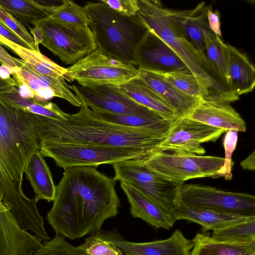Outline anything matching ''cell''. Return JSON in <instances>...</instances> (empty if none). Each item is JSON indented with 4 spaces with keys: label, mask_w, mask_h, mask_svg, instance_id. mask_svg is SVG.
Returning a JSON list of instances; mask_svg holds the SVG:
<instances>
[{
    "label": "cell",
    "mask_w": 255,
    "mask_h": 255,
    "mask_svg": "<svg viewBox=\"0 0 255 255\" xmlns=\"http://www.w3.org/2000/svg\"><path fill=\"white\" fill-rule=\"evenodd\" d=\"M5 39L2 38V37H1L0 36V44H1V43L3 42V41Z\"/></svg>",
    "instance_id": "obj_47"
},
{
    "label": "cell",
    "mask_w": 255,
    "mask_h": 255,
    "mask_svg": "<svg viewBox=\"0 0 255 255\" xmlns=\"http://www.w3.org/2000/svg\"><path fill=\"white\" fill-rule=\"evenodd\" d=\"M125 160L113 164L116 181L125 182L137 188L172 216L179 200L184 182H175L152 171L144 159Z\"/></svg>",
    "instance_id": "obj_7"
},
{
    "label": "cell",
    "mask_w": 255,
    "mask_h": 255,
    "mask_svg": "<svg viewBox=\"0 0 255 255\" xmlns=\"http://www.w3.org/2000/svg\"><path fill=\"white\" fill-rule=\"evenodd\" d=\"M211 237L220 242L248 243L255 242V216L245 221L213 231Z\"/></svg>",
    "instance_id": "obj_33"
},
{
    "label": "cell",
    "mask_w": 255,
    "mask_h": 255,
    "mask_svg": "<svg viewBox=\"0 0 255 255\" xmlns=\"http://www.w3.org/2000/svg\"><path fill=\"white\" fill-rule=\"evenodd\" d=\"M121 187L130 204V213L155 229L169 230L175 222L158 205L129 183L120 182Z\"/></svg>",
    "instance_id": "obj_20"
},
{
    "label": "cell",
    "mask_w": 255,
    "mask_h": 255,
    "mask_svg": "<svg viewBox=\"0 0 255 255\" xmlns=\"http://www.w3.org/2000/svg\"><path fill=\"white\" fill-rule=\"evenodd\" d=\"M138 70V77L163 99L178 118L188 117L202 100L185 94L156 73Z\"/></svg>",
    "instance_id": "obj_21"
},
{
    "label": "cell",
    "mask_w": 255,
    "mask_h": 255,
    "mask_svg": "<svg viewBox=\"0 0 255 255\" xmlns=\"http://www.w3.org/2000/svg\"><path fill=\"white\" fill-rule=\"evenodd\" d=\"M95 113L107 122L127 127L151 131L162 136H166L170 125L174 121L166 119L160 115L149 117Z\"/></svg>",
    "instance_id": "obj_29"
},
{
    "label": "cell",
    "mask_w": 255,
    "mask_h": 255,
    "mask_svg": "<svg viewBox=\"0 0 255 255\" xmlns=\"http://www.w3.org/2000/svg\"><path fill=\"white\" fill-rule=\"evenodd\" d=\"M14 59L19 69L11 74L13 78L17 85H25L35 101L49 102L53 98L57 97L67 101L74 106H81L80 100L72 92L71 86L63 78H55L40 74L28 67L22 60L15 57Z\"/></svg>",
    "instance_id": "obj_15"
},
{
    "label": "cell",
    "mask_w": 255,
    "mask_h": 255,
    "mask_svg": "<svg viewBox=\"0 0 255 255\" xmlns=\"http://www.w3.org/2000/svg\"><path fill=\"white\" fill-rule=\"evenodd\" d=\"M226 131L188 117H180L172 122L165 138L156 152H168L201 155L204 142H215Z\"/></svg>",
    "instance_id": "obj_12"
},
{
    "label": "cell",
    "mask_w": 255,
    "mask_h": 255,
    "mask_svg": "<svg viewBox=\"0 0 255 255\" xmlns=\"http://www.w3.org/2000/svg\"><path fill=\"white\" fill-rule=\"evenodd\" d=\"M43 157L53 159L64 169L71 167H97L125 160L146 158L155 152L141 148L91 144L40 143Z\"/></svg>",
    "instance_id": "obj_6"
},
{
    "label": "cell",
    "mask_w": 255,
    "mask_h": 255,
    "mask_svg": "<svg viewBox=\"0 0 255 255\" xmlns=\"http://www.w3.org/2000/svg\"><path fill=\"white\" fill-rule=\"evenodd\" d=\"M2 199V193L0 191V202H1Z\"/></svg>",
    "instance_id": "obj_48"
},
{
    "label": "cell",
    "mask_w": 255,
    "mask_h": 255,
    "mask_svg": "<svg viewBox=\"0 0 255 255\" xmlns=\"http://www.w3.org/2000/svg\"><path fill=\"white\" fill-rule=\"evenodd\" d=\"M41 241L22 229L9 208L0 202V255H32L42 246Z\"/></svg>",
    "instance_id": "obj_17"
},
{
    "label": "cell",
    "mask_w": 255,
    "mask_h": 255,
    "mask_svg": "<svg viewBox=\"0 0 255 255\" xmlns=\"http://www.w3.org/2000/svg\"><path fill=\"white\" fill-rule=\"evenodd\" d=\"M34 26V27L33 28L29 27V29L31 33L33 35L35 45L37 47H39V44L40 43L41 44L43 40V33L39 26L37 25H35Z\"/></svg>",
    "instance_id": "obj_44"
},
{
    "label": "cell",
    "mask_w": 255,
    "mask_h": 255,
    "mask_svg": "<svg viewBox=\"0 0 255 255\" xmlns=\"http://www.w3.org/2000/svg\"><path fill=\"white\" fill-rule=\"evenodd\" d=\"M0 19L13 33L25 42L31 50L40 52L35 44L33 36L23 24L9 12L0 6Z\"/></svg>",
    "instance_id": "obj_37"
},
{
    "label": "cell",
    "mask_w": 255,
    "mask_h": 255,
    "mask_svg": "<svg viewBox=\"0 0 255 255\" xmlns=\"http://www.w3.org/2000/svg\"><path fill=\"white\" fill-rule=\"evenodd\" d=\"M24 172L33 189L35 194L33 199L36 203L42 199L48 202L54 201L56 186L50 169L39 149L31 156Z\"/></svg>",
    "instance_id": "obj_24"
},
{
    "label": "cell",
    "mask_w": 255,
    "mask_h": 255,
    "mask_svg": "<svg viewBox=\"0 0 255 255\" xmlns=\"http://www.w3.org/2000/svg\"><path fill=\"white\" fill-rule=\"evenodd\" d=\"M79 247L89 255H123L115 246L92 234Z\"/></svg>",
    "instance_id": "obj_38"
},
{
    "label": "cell",
    "mask_w": 255,
    "mask_h": 255,
    "mask_svg": "<svg viewBox=\"0 0 255 255\" xmlns=\"http://www.w3.org/2000/svg\"><path fill=\"white\" fill-rule=\"evenodd\" d=\"M32 24L42 31L41 44L66 64L73 65L97 48L89 26L71 25L48 17Z\"/></svg>",
    "instance_id": "obj_8"
},
{
    "label": "cell",
    "mask_w": 255,
    "mask_h": 255,
    "mask_svg": "<svg viewBox=\"0 0 255 255\" xmlns=\"http://www.w3.org/2000/svg\"><path fill=\"white\" fill-rule=\"evenodd\" d=\"M1 44L18 55L28 67L38 73L55 78L62 77L69 82L67 69L59 66L40 52L23 48L6 39Z\"/></svg>",
    "instance_id": "obj_28"
},
{
    "label": "cell",
    "mask_w": 255,
    "mask_h": 255,
    "mask_svg": "<svg viewBox=\"0 0 255 255\" xmlns=\"http://www.w3.org/2000/svg\"><path fill=\"white\" fill-rule=\"evenodd\" d=\"M116 86L121 93L163 118L170 120L178 118L175 111L138 76L123 84Z\"/></svg>",
    "instance_id": "obj_25"
},
{
    "label": "cell",
    "mask_w": 255,
    "mask_h": 255,
    "mask_svg": "<svg viewBox=\"0 0 255 255\" xmlns=\"http://www.w3.org/2000/svg\"><path fill=\"white\" fill-rule=\"evenodd\" d=\"M48 17L71 25L89 26V16L84 6L71 0H64L60 5L53 6Z\"/></svg>",
    "instance_id": "obj_34"
},
{
    "label": "cell",
    "mask_w": 255,
    "mask_h": 255,
    "mask_svg": "<svg viewBox=\"0 0 255 255\" xmlns=\"http://www.w3.org/2000/svg\"><path fill=\"white\" fill-rule=\"evenodd\" d=\"M40 143L91 144L156 152L166 136L107 122L81 104L78 112L56 120L36 115Z\"/></svg>",
    "instance_id": "obj_3"
},
{
    "label": "cell",
    "mask_w": 255,
    "mask_h": 255,
    "mask_svg": "<svg viewBox=\"0 0 255 255\" xmlns=\"http://www.w3.org/2000/svg\"><path fill=\"white\" fill-rule=\"evenodd\" d=\"M71 90L74 92L81 104L95 112L149 117L161 116L121 93L116 85L82 86L73 84Z\"/></svg>",
    "instance_id": "obj_13"
},
{
    "label": "cell",
    "mask_w": 255,
    "mask_h": 255,
    "mask_svg": "<svg viewBox=\"0 0 255 255\" xmlns=\"http://www.w3.org/2000/svg\"><path fill=\"white\" fill-rule=\"evenodd\" d=\"M69 82L82 86L120 85L138 76L135 66L111 58L97 48L68 67Z\"/></svg>",
    "instance_id": "obj_9"
},
{
    "label": "cell",
    "mask_w": 255,
    "mask_h": 255,
    "mask_svg": "<svg viewBox=\"0 0 255 255\" xmlns=\"http://www.w3.org/2000/svg\"><path fill=\"white\" fill-rule=\"evenodd\" d=\"M32 255H89L79 246L72 245L65 238L56 234L53 239L44 241Z\"/></svg>",
    "instance_id": "obj_35"
},
{
    "label": "cell",
    "mask_w": 255,
    "mask_h": 255,
    "mask_svg": "<svg viewBox=\"0 0 255 255\" xmlns=\"http://www.w3.org/2000/svg\"><path fill=\"white\" fill-rule=\"evenodd\" d=\"M207 19L210 29L219 37H221L220 12L218 10L213 11L211 7H209L207 12Z\"/></svg>",
    "instance_id": "obj_40"
},
{
    "label": "cell",
    "mask_w": 255,
    "mask_h": 255,
    "mask_svg": "<svg viewBox=\"0 0 255 255\" xmlns=\"http://www.w3.org/2000/svg\"><path fill=\"white\" fill-rule=\"evenodd\" d=\"M136 16L148 31L161 38L209 91L212 99L231 103L239 99L230 92L206 57L183 35L159 0H138Z\"/></svg>",
    "instance_id": "obj_4"
},
{
    "label": "cell",
    "mask_w": 255,
    "mask_h": 255,
    "mask_svg": "<svg viewBox=\"0 0 255 255\" xmlns=\"http://www.w3.org/2000/svg\"><path fill=\"white\" fill-rule=\"evenodd\" d=\"M116 182L96 167L64 169L47 215L56 234L79 239L98 231L106 220L116 216L121 206Z\"/></svg>",
    "instance_id": "obj_1"
},
{
    "label": "cell",
    "mask_w": 255,
    "mask_h": 255,
    "mask_svg": "<svg viewBox=\"0 0 255 255\" xmlns=\"http://www.w3.org/2000/svg\"><path fill=\"white\" fill-rule=\"evenodd\" d=\"M156 74L185 94L200 99H212L208 89L189 71Z\"/></svg>",
    "instance_id": "obj_32"
},
{
    "label": "cell",
    "mask_w": 255,
    "mask_h": 255,
    "mask_svg": "<svg viewBox=\"0 0 255 255\" xmlns=\"http://www.w3.org/2000/svg\"><path fill=\"white\" fill-rule=\"evenodd\" d=\"M172 217L176 221L186 220L200 225L203 232L214 230L245 221L249 218L237 214L187 206L178 202Z\"/></svg>",
    "instance_id": "obj_23"
},
{
    "label": "cell",
    "mask_w": 255,
    "mask_h": 255,
    "mask_svg": "<svg viewBox=\"0 0 255 255\" xmlns=\"http://www.w3.org/2000/svg\"><path fill=\"white\" fill-rule=\"evenodd\" d=\"M210 235L198 233L195 235L190 255H255V242H220L213 239Z\"/></svg>",
    "instance_id": "obj_26"
},
{
    "label": "cell",
    "mask_w": 255,
    "mask_h": 255,
    "mask_svg": "<svg viewBox=\"0 0 255 255\" xmlns=\"http://www.w3.org/2000/svg\"><path fill=\"white\" fill-rule=\"evenodd\" d=\"M136 64L139 69L155 73L190 72L170 47L149 31L137 50Z\"/></svg>",
    "instance_id": "obj_16"
},
{
    "label": "cell",
    "mask_w": 255,
    "mask_h": 255,
    "mask_svg": "<svg viewBox=\"0 0 255 255\" xmlns=\"http://www.w3.org/2000/svg\"><path fill=\"white\" fill-rule=\"evenodd\" d=\"M208 8V5L203 1L190 10L167 8V13L175 25L204 56L205 42L203 29L208 24L207 12Z\"/></svg>",
    "instance_id": "obj_22"
},
{
    "label": "cell",
    "mask_w": 255,
    "mask_h": 255,
    "mask_svg": "<svg viewBox=\"0 0 255 255\" xmlns=\"http://www.w3.org/2000/svg\"><path fill=\"white\" fill-rule=\"evenodd\" d=\"M244 169L254 171L255 169V151L253 152L240 163Z\"/></svg>",
    "instance_id": "obj_43"
},
{
    "label": "cell",
    "mask_w": 255,
    "mask_h": 255,
    "mask_svg": "<svg viewBox=\"0 0 255 255\" xmlns=\"http://www.w3.org/2000/svg\"><path fill=\"white\" fill-rule=\"evenodd\" d=\"M119 13L128 17L136 16L139 10L138 0H101Z\"/></svg>",
    "instance_id": "obj_39"
},
{
    "label": "cell",
    "mask_w": 255,
    "mask_h": 255,
    "mask_svg": "<svg viewBox=\"0 0 255 255\" xmlns=\"http://www.w3.org/2000/svg\"><path fill=\"white\" fill-rule=\"evenodd\" d=\"M227 55L226 85L231 93L239 97L253 91L255 68L246 54L226 43Z\"/></svg>",
    "instance_id": "obj_19"
},
{
    "label": "cell",
    "mask_w": 255,
    "mask_h": 255,
    "mask_svg": "<svg viewBox=\"0 0 255 255\" xmlns=\"http://www.w3.org/2000/svg\"><path fill=\"white\" fill-rule=\"evenodd\" d=\"M238 132L236 130H228L226 131L223 141L225 153L224 164L222 167L212 178L223 177L227 180L232 178L234 162L232 157L236 148Z\"/></svg>",
    "instance_id": "obj_36"
},
{
    "label": "cell",
    "mask_w": 255,
    "mask_h": 255,
    "mask_svg": "<svg viewBox=\"0 0 255 255\" xmlns=\"http://www.w3.org/2000/svg\"><path fill=\"white\" fill-rule=\"evenodd\" d=\"M147 167L169 180L179 182L197 178L212 177L222 167L224 158L157 152L144 159Z\"/></svg>",
    "instance_id": "obj_10"
},
{
    "label": "cell",
    "mask_w": 255,
    "mask_h": 255,
    "mask_svg": "<svg viewBox=\"0 0 255 255\" xmlns=\"http://www.w3.org/2000/svg\"><path fill=\"white\" fill-rule=\"evenodd\" d=\"M84 6L97 48L124 63L137 66V50L149 31L136 15H123L101 0Z\"/></svg>",
    "instance_id": "obj_5"
},
{
    "label": "cell",
    "mask_w": 255,
    "mask_h": 255,
    "mask_svg": "<svg viewBox=\"0 0 255 255\" xmlns=\"http://www.w3.org/2000/svg\"><path fill=\"white\" fill-rule=\"evenodd\" d=\"M203 33L205 56L212 69L226 87L225 76L227 55L226 43L210 29L208 24L204 27Z\"/></svg>",
    "instance_id": "obj_30"
},
{
    "label": "cell",
    "mask_w": 255,
    "mask_h": 255,
    "mask_svg": "<svg viewBox=\"0 0 255 255\" xmlns=\"http://www.w3.org/2000/svg\"><path fill=\"white\" fill-rule=\"evenodd\" d=\"M16 86L15 80L12 77L5 79L0 76V91Z\"/></svg>",
    "instance_id": "obj_45"
},
{
    "label": "cell",
    "mask_w": 255,
    "mask_h": 255,
    "mask_svg": "<svg viewBox=\"0 0 255 255\" xmlns=\"http://www.w3.org/2000/svg\"><path fill=\"white\" fill-rule=\"evenodd\" d=\"M230 103L215 99H202L187 117L211 127L244 132L246 125Z\"/></svg>",
    "instance_id": "obj_18"
},
{
    "label": "cell",
    "mask_w": 255,
    "mask_h": 255,
    "mask_svg": "<svg viewBox=\"0 0 255 255\" xmlns=\"http://www.w3.org/2000/svg\"><path fill=\"white\" fill-rule=\"evenodd\" d=\"M53 6L42 5L34 0H0L1 7L27 26L29 23L48 17Z\"/></svg>",
    "instance_id": "obj_31"
},
{
    "label": "cell",
    "mask_w": 255,
    "mask_h": 255,
    "mask_svg": "<svg viewBox=\"0 0 255 255\" xmlns=\"http://www.w3.org/2000/svg\"><path fill=\"white\" fill-rule=\"evenodd\" d=\"M0 99L14 108L56 120H66L67 113L56 104L51 102H40L32 98H23L19 94L16 87L0 91Z\"/></svg>",
    "instance_id": "obj_27"
},
{
    "label": "cell",
    "mask_w": 255,
    "mask_h": 255,
    "mask_svg": "<svg viewBox=\"0 0 255 255\" xmlns=\"http://www.w3.org/2000/svg\"><path fill=\"white\" fill-rule=\"evenodd\" d=\"M11 75V71L8 68L1 65L0 67V76L3 78H9Z\"/></svg>",
    "instance_id": "obj_46"
},
{
    "label": "cell",
    "mask_w": 255,
    "mask_h": 255,
    "mask_svg": "<svg viewBox=\"0 0 255 255\" xmlns=\"http://www.w3.org/2000/svg\"><path fill=\"white\" fill-rule=\"evenodd\" d=\"M0 36L20 46L31 49L22 40L10 30L0 19Z\"/></svg>",
    "instance_id": "obj_41"
},
{
    "label": "cell",
    "mask_w": 255,
    "mask_h": 255,
    "mask_svg": "<svg viewBox=\"0 0 255 255\" xmlns=\"http://www.w3.org/2000/svg\"><path fill=\"white\" fill-rule=\"evenodd\" d=\"M92 234L115 246L126 255H190L194 246L192 240L187 239L179 229L168 239L144 243L128 241L115 229H100Z\"/></svg>",
    "instance_id": "obj_14"
},
{
    "label": "cell",
    "mask_w": 255,
    "mask_h": 255,
    "mask_svg": "<svg viewBox=\"0 0 255 255\" xmlns=\"http://www.w3.org/2000/svg\"><path fill=\"white\" fill-rule=\"evenodd\" d=\"M36 115L14 108L0 99V191L19 226L29 228L40 219L33 199L22 188L23 175L31 156L39 149Z\"/></svg>",
    "instance_id": "obj_2"
},
{
    "label": "cell",
    "mask_w": 255,
    "mask_h": 255,
    "mask_svg": "<svg viewBox=\"0 0 255 255\" xmlns=\"http://www.w3.org/2000/svg\"><path fill=\"white\" fill-rule=\"evenodd\" d=\"M179 201L185 205L249 217L255 216V196L218 190L199 184H183Z\"/></svg>",
    "instance_id": "obj_11"
},
{
    "label": "cell",
    "mask_w": 255,
    "mask_h": 255,
    "mask_svg": "<svg viewBox=\"0 0 255 255\" xmlns=\"http://www.w3.org/2000/svg\"><path fill=\"white\" fill-rule=\"evenodd\" d=\"M0 63L11 71V74L19 69L14 57L10 56L0 44Z\"/></svg>",
    "instance_id": "obj_42"
}]
</instances>
